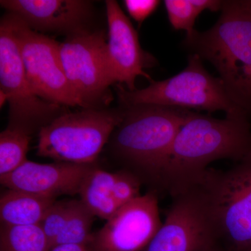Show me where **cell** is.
Here are the masks:
<instances>
[{
    "instance_id": "obj_15",
    "label": "cell",
    "mask_w": 251,
    "mask_h": 251,
    "mask_svg": "<svg viewBox=\"0 0 251 251\" xmlns=\"http://www.w3.org/2000/svg\"><path fill=\"white\" fill-rule=\"evenodd\" d=\"M54 198L25 191L8 189L0 198V219L2 226H39L55 202Z\"/></svg>"
},
{
    "instance_id": "obj_1",
    "label": "cell",
    "mask_w": 251,
    "mask_h": 251,
    "mask_svg": "<svg viewBox=\"0 0 251 251\" xmlns=\"http://www.w3.org/2000/svg\"><path fill=\"white\" fill-rule=\"evenodd\" d=\"M251 152V128L245 115L216 119L190 112L176 134L162 175L161 188L177 196L196 186L217 160L238 162Z\"/></svg>"
},
{
    "instance_id": "obj_20",
    "label": "cell",
    "mask_w": 251,
    "mask_h": 251,
    "mask_svg": "<svg viewBox=\"0 0 251 251\" xmlns=\"http://www.w3.org/2000/svg\"><path fill=\"white\" fill-rule=\"evenodd\" d=\"M168 19L176 30H184L186 36L194 32L195 23L201 13L191 0H166L164 1Z\"/></svg>"
},
{
    "instance_id": "obj_25",
    "label": "cell",
    "mask_w": 251,
    "mask_h": 251,
    "mask_svg": "<svg viewBox=\"0 0 251 251\" xmlns=\"http://www.w3.org/2000/svg\"><path fill=\"white\" fill-rule=\"evenodd\" d=\"M202 251H227L221 244L219 242H216L212 245L209 246L204 250Z\"/></svg>"
},
{
    "instance_id": "obj_8",
    "label": "cell",
    "mask_w": 251,
    "mask_h": 251,
    "mask_svg": "<svg viewBox=\"0 0 251 251\" xmlns=\"http://www.w3.org/2000/svg\"><path fill=\"white\" fill-rule=\"evenodd\" d=\"M15 15L26 75L33 93L50 103L87 108L68 80L59 55V43L34 31Z\"/></svg>"
},
{
    "instance_id": "obj_10",
    "label": "cell",
    "mask_w": 251,
    "mask_h": 251,
    "mask_svg": "<svg viewBox=\"0 0 251 251\" xmlns=\"http://www.w3.org/2000/svg\"><path fill=\"white\" fill-rule=\"evenodd\" d=\"M173 198L166 220L143 251H202L219 242L205 203L196 188Z\"/></svg>"
},
{
    "instance_id": "obj_6",
    "label": "cell",
    "mask_w": 251,
    "mask_h": 251,
    "mask_svg": "<svg viewBox=\"0 0 251 251\" xmlns=\"http://www.w3.org/2000/svg\"><path fill=\"white\" fill-rule=\"evenodd\" d=\"M125 110L85 108L59 115L41 127L37 156L92 164L121 123Z\"/></svg>"
},
{
    "instance_id": "obj_19",
    "label": "cell",
    "mask_w": 251,
    "mask_h": 251,
    "mask_svg": "<svg viewBox=\"0 0 251 251\" xmlns=\"http://www.w3.org/2000/svg\"><path fill=\"white\" fill-rule=\"evenodd\" d=\"M1 251H49V241L39 226H1Z\"/></svg>"
},
{
    "instance_id": "obj_16",
    "label": "cell",
    "mask_w": 251,
    "mask_h": 251,
    "mask_svg": "<svg viewBox=\"0 0 251 251\" xmlns=\"http://www.w3.org/2000/svg\"><path fill=\"white\" fill-rule=\"evenodd\" d=\"M116 173L99 169L94 166L82 181L79 190L80 201L97 217L108 220L120 206L114 195Z\"/></svg>"
},
{
    "instance_id": "obj_18",
    "label": "cell",
    "mask_w": 251,
    "mask_h": 251,
    "mask_svg": "<svg viewBox=\"0 0 251 251\" xmlns=\"http://www.w3.org/2000/svg\"><path fill=\"white\" fill-rule=\"evenodd\" d=\"M94 217L95 216L80 201H71L67 223L52 247L62 244L87 247L93 235L91 229Z\"/></svg>"
},
{
    "instance_id": "obj_17",
    "label": "cell",
    "mask_w": 251,
    "mask_h": 251,
    "mask_svg": "<svg viewBox=\"0 0 251 251\" xmlns=\"http://www.w3.org/2000/svg\"><path fill=\"white\" fill-rule=\"evenodd\" d=\"M30 132L9 126L0 134V176L12 173L27 161Z\"/></svg>"
},
{
    "instance_id": "obj_12",
    "label": "cell",
    "mask_w": 251,
    "mask_h": 251,
    "mask_svg": "<svg viewBox=\"0 0 251 251\" xmlns=\"http://www.w3.org/2000/svg\"><path fill=\"white\" fill-rule=\"evenodd\" d=\"M105 6L108 25L105 54L110 80L134 91L137 77L151 80L145 69L153 67L156 59L142 49L138 32L117 1L107 0Z\"/></svg>"
},
{
    "instance_id": "obj_11",
    "label": "cell",
    "mask_w": 251,
    "mask_h": 251,
    "mask_svg": "<svg viewBox=\"0 0 251 251\" xmlns=\"http://www.w3.org/2000/svg\"><path fill=\"white\" fill-rule=\"evenodd\" d=\"M163 222L155 191L127 203L92 235L90 251H143Z\"/></svg>"
},
{
    "instance_id": "obj_24",
    "label": "cell",
    "mask_w": 251,
    "mask_h": 251,
    "mask_svg": "<svg viewBox=\"0 0 251 251\" xmlns=\"http://www.w3.org/2000/svg\"><path fill=\"white\" fill-rule=\"evenodd\" d=\"M49 251H90L86 246L77 244H62L54 246Z\"/></svg>"
},
{
    "instance_id": "obj_3",
    "label": "cell",
    "mask_w": 251,
    "mask_h": 251,
    "mask_svg": "<svg viewBox=\"0 0 251 251\" xmlns=\"http://www.w3.org/2000/svg\"><path fill=\"white\" fill-rule=\"evenodd\" d=\"M191 110L155 105L125 108L112 146L127 171L161 188L162 175L176 134Z\"/></svg>"
},
{
    "instance_id": "obj_23",
    "label": "cell",
    "mask_w": 251,
    "mask_h": 251,
    "mask_svg": "<svg viewBox=\"0 0 251 251\" xmlns=\"http://www.w3.org/2000/svg\"><path fill=\"white\" fill-rule=\"evenodd\" d=\"M195 7L200 13L208 10V11L216 12L221 11L224 1L221 0H191Z\"/></svg>"
},
{
    "instance_id": "obj_2",
    "label": "cell",
    "mask_w": 251,
    "mask_h": 251,
    "mask_svg": "<svg viewBox=\"0 0 251 251\" xmlns=\"http://www.w3.org/2000/svg\"><path fill=\"white\" fill-rule=\"evenodd\" d=\"M183 46L211 63L229 98L251 115V14L239 1H224L216 24L186 36Z\"/></svg>"
},
{
    "instance_id": "obj_26",
    "label": "cell",
    "mask_w": 251,
    "mask_h": 251,
    "mask_svg": "<svg viewBox=\"0 0 251 251\" xmlns=\"http://www.w3.org/2000/svg\"><path fill=\"white\" fill-rule=\"evenodd\" d=\"M239 2L244 9L251 14V0H240Z\"/></svg>"
},
{
    "instance_id": "obj_5",
    "label": "cell",
    "mask_w": 251,
    "mask_h": 251,
    "mask_svg": "<svg viewBox=\"0 0 251 251\" xmlns=\"http://www.w3.org/2000/svg\"><path fill=\"white\" fill-rule=\"evenodd\" d=\"M117 94L125 108L155 105L204 110L209 115L224 111L226 116H248L229 98L221 79L211 75L203 66L202 59L195 54H190L186 67L174 76L151 81L145 88L134 91L118 85Z\"/></svg>"
},
{
    "instance_id": "obj_14",
    "label": "cell",
    "mask_w": 251,
    "mask_h": 251,
    "mask_svg": "<svg viewBox=\"0 0 251 251\" xmlns=\"http://www.w3.org/2000/svg\"><path fill=\"white\" fill-rule=\"evenodd\" d=\"M0 3L34 30L72 34L84 31L92 11L90 1L82 0H1Z\"/></svg>"
},
{
    "instance_id": "obj_9",
    "label": "cell",
    "mask_w": 251,
    "mask_h": 251,
    "mask_svg": "<svg viewBox=\"0 0 251 251\" xmlns=\"http://www.w3.org/2000/svg\"><path fill=\"white\" fill-rule=\"evenodd\" d=\"M106 44L103 31L85 30L59 43V55L68 80L87 108L108 104L112 99Z\"/></svg>"
},
{
    "instance_id": "obj_21",
    "label": "cell",
    "mask_w": 251,
    "mask_h": 251,
    "mask_svg": "<svg viewBox=\"0 0 251 251\" xmlns=\"http://www.w3.org/2000/svg\"><path fill=\"white\" fill-rule=\"evenodd\" d=\"M70 206L71 201H55L50 206L39 225L49 241L50 249L64 228L70 211Z\"/></svg>"
},
{
    "instance_id": "obj_22",
    "label": "cell",
    "mask_w": 251,
    "mask_h": 251,
    "mask_svg": "<svg viewBox=\"0 0 251 251\" xmlns=\"http://www.w3.org/2000/svg\"><path fill=\"white\" fill-rule=\"evenodd\" d=\"M124 4L130 17L140 25L155 12L161 1L158 0H125Z\"/></svg>"
},
{
    "instance_id": "obj_7",
    "label": "cell",
    "mask_w": 251,
    "mask_h": 251,
    "mask_svg": "<svg viewBox=\"0 0 251 251\" xmlns=\"http://www.w3.org/2000/svg\"><path fill=\"white\" fill-rule=\"evenodd\" d=\"M0 94L1 103H9L10 126L28 131L35 125L54 120L60 108L36 97L29 87L13 13L0 23Z\"/></svg>"
},
{
    "instance_id": "obj_4",
    "label": "cell",
    "mask_w": 251,
    "mask_h": 251,
    "mask_svg": "<svg viewBox=\"0 0 251 251\" xmlns=\"http://www.w3.org/2000/svg\"><path fill=\"white\" fill-rule=\"evenodd\" d=\"M195 188L205 203L218 242L251 251V152L227 171L209 169Z\"/></svg>"
},
{
    "instance_id": "obj_13",
    "label": "cell",
    "mask_w": 251,
    "mask_h": 251,
    "mask_svg": "<svg viewBox=\"0 0 251 251\" xmlns=\"http://www.w3.org/2000/svg\"><path fill=\"white\" fill-rule=\"evenodd\" d=\"M94 166L66 162L39 163L27 160L16 171L0 176V181L8 189L55 199L62 195L78 194L86 175Z\"/></svg>"
}]
</instances>
